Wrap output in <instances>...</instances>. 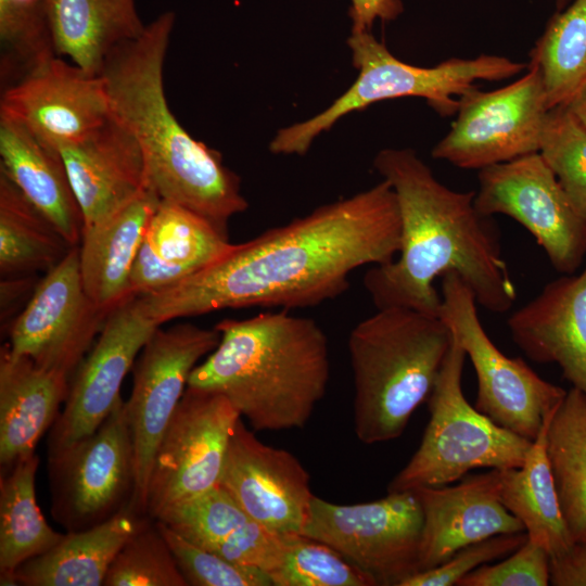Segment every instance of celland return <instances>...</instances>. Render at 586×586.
Instances as JSON below:
<instances>
[{
	"instance_id": "cell-44",
	"label": "cell",
	"mask_w": 586,
	"mask_h": 586,
	"mask_svg": "<svg viewBox=\"0 0 586 586\" xmlns=\"http://www.w3.org/2000/svg\"><path fill=\"white\" fill-rule=\"evenodd\" d=\"M571 2H572V0H556V8H557V11L563 10V9L566 8Z\"/></svg>"
},
{
	"instance_id": "cell-22",
	"label": "cell",
	"mask_w": 586,
	"mask_h": 586,
	"mask_svg": "<svg viewBox=\"0 0 586 586\" xmlns=\"http://www.w3.org/2000/svg\"><path fill=\"white\" fill-rule=\"evenodd\" d=\"M68 386L67 377L13 355L8 344L1 347V473L35 454L39 440L60 415Z\"/></svg>"
},
{
	"instance_id": "cell-27",
	"label": "cell",
	"mask_w": 586,
	"mask_h": 586,
	"mask_svg": "<svg viewBox=\"0 0 586 586\" xmlns=\"http://www.w3.org/2000/svg\"><path fill=\"white\" fill-rule=\"evenodd\" d=\"M557 407L546 415L522 466L499 470L501 504L521 521L528 539L549 557L564 552L573 543L560 509L546 447L548 425Z\"/></svg>"
},
{
	"instance_id": "cell-12",
	"label": "cell",
	"mask_w": 586,
	"mask_h": 586,
	"mask_svg": "<svg viewBox=\"0 0 586 586\" xmlns=\"http://www.w3.org/2000/svg\"><path fill=\"white\" fill-rule=\"evenodd\" d=\"M220 340L219 331L193 323L158 327L132 367V390L126 400L135 457L131 507L146 515L150 475L158 443L199 361Z\"/></svg>"
},
{
	"instance_id": "cell-19",
	"label": "cell",
	"mask_w": 586,
	"mask_h": 586,
	"mask_svg": "<svg viewBox=\"0 0 586 586\" xmlns=\"http://www.w3.org/2000/svg\"><path fill=\"white\" fill-rule=\"evenodd\" d=\"M499 486L500 471L491 469L467 474L454 486L411 489L423 515L419 572L443 564L469 544L496 534L525 532L501 504Z\"/></svg>"
},
{
	"instance_id": "cell-29",
	"label": "cell",
	"mask_w": 586,
	"mask_h": 586,
	"mask_svg": "<svg viewBox=\"0 0 586 586\" xmlns=\"http://www.w3.org/2000/svg\"><path fill=\"white\" fill-rule=\"evenodd\" d=\"M546 447L571 539H586V395L579 390L566 391L555 410Z\"/></svg>"
},
{
	"instance_id": "cell-38",
	"label": "cell",
	"mask_w": 586,
	"mask_h": 586,
	"mask_svg": "<svg viewBox=\"0 0 586 586\" xmlns=\"http://www.w3.org/2000/svg\"><path fill=\"white\" fill-rule=\"evenodd\" d=\"M155 523L188 586H273L266 572L231 562L193 544L165 523L158 520Z\"/></svg>"
},
{
	"instance_id": "cell-2",
	"label": "cell",
	"mask_w": 586,
	"mask_h": 586,
	"mask_svg": "<svg viewBox=\"0 0 586 586\" xmlns=\"http://www.w3.org/2000/svg\"><path fill=\"white\" fill-rule=\"evenodd\" d=\"M373 167L393 188L400 215V249L391 263L370 266L364 285L377 307L438 316L435 279L455 272L476 303L505 313L517 290L502 257L499 232L474 205V191L442 183L411 149H383Z\"/></svg>"
},
{
	"instance_id": "cell-1",
	"label": "cell",
	"mask_w": 586,
	"mask_h": 586,
	"mask_svg": "<svg viewBox=\"0 0 586 586\" xmlns=\"http://www.w3.org/2000/svg\"><path fill=\"white\" fill-rule=\"evenodd\" d=\"M400 229L396 194L382 179L232 244L212 264L137 296V303L160 326L228 308L316 306L343 294L354 270L391 263L400 249Z\"/></svg>"
},
{
	"instance_id": "cell-32",
	"label": "cell",
	"mask_w": 586,
	"mask_h": 586,
	"mask_svg": "<svg viewBox=\"0 0 586 586\" xmlns=\"http://www.w3.org/2000/svg\"><path fill=\"white\" fill-rule=\"evenodd\" d=\"M143 244L184 278L218 259L232 245L227 232L204 217L163 200L149 222Z\"/></svg>"
},
{
	"instance_id": "cell-35",
	"label": "cell",
	"mask_w": 586,
	"mask_h": 586,
	"mask_svg": "<svg viewBox=\"0 0 586 586\" xmlns=\"http://www.w3.org/2000/svg\"><path fill=\"white\" fill-rule=\"evenodd\" d=\"M156 520L209 551L233 538L254 521L220 485L173 507Z\"/></svg>"
},
{
	"instance_id": "cell-13",
	"label": "cell",
	"mask_w": 586,
	"mask_h": 586,
	"mask_svg": "<svg viewBox=\"0 0 586 586\" xmlns=\"http://www.w3.org/2000/svg\"><path fill=\"white\" fill-rule=\"evenodd\" d=\"M501 88H475L460 99L449 131L431 155L462 169L485 167L539 152L548 115L538 67Z\"/></svg>"
},
{
	"instance_id": "cell-4",
	"label": "cell",
	"mask_w": 586,
	"mask_h": 586,
	"mask_svg": "<svg viewBox=\"0 0 586 586\" xmlns=\"http://www.w3.org/2000/svg\"><path fill=\"white\" fill-rule=\"evenodd\" d=\"M215 328L219 343L187 386L226 396L255 431L304 428L330 380L322 328L286 309L224 319Z\"/></svg>"
},
{
	"instance_id": "cell-9",
	"label": "cell",
	"mask_w": 586,
	"mask_h": 586,
	"mask_svg": "<svg viewBox=\"0 0 586 586\" xmlns=\"http://www.w3.org/2000/svg\"><path fill=\"white\" fill-rule=\"evenodd\" d=\"M51 514L67 532L101 524L131 506L135 457L120 397L90 435L48 450Z\"/></svg>"
},
{
	"instance_id": "cell-33",
	"label": "cell",
	"mask_w": 586,
	"mask_h": 586,
	"mask_svg": "<svg viewBox=\"0 0 586 586\" xmlns=\"http://www.w3.org/2000/svg\"><path fill=\"white\" fill-rule=\"evenodd\" d=\"M54 55L48 0H0L1 90Z\"/></svg>"
},
{
	"instance_id": "cell-20",
	"label": "cell",
	"mask_w": 586,
	"mask_h": 586,
	"mask_svg": "<svg viewBox=\"0 0 586 586\" xmlns=\"http://www.w3.org/2000/svg\"><path fill=\"white\" fill-rule=\"evenodd\" d=\"M55 151L65 166L84 227L105 219L149 189L142 151L113 115L89 136Z\"/></svg>"
},
{
	"instance_id": "cell-28",
	"label": "cell",
	"mask_w": 586,
	"mask_h": 586,
	"mask_svg": "<svg viewBox=\"0 0 586 586\" xmlns=\"http://www.w3.org/2000/svg\"><path fill=\"white\" fill-rule=\"evenodd\" d=\"M39 457L18 461L0 479V584L15 585L16 570L54 547L64 536L44 520L36 501Z\"/></svg>"
},
{
	"instance_id": "cell-6",
	"label": "cell",
	"mask_w": 586,
	"mask_h": 586,
	"mask_svg": "<svg viewBox=\"0 0 586 586\" xmlns=\"http://www.w3.org/2000/svg\"><path fill=\"white\" fill-rule=\"evenodd\" d=\"M346 43L358 71L355 81L318 114L280 128L269 142L272 154L304 155L341 118L385 100L422 98L440 116L451 117L477 81L509 79L527 68V63L494 54L450 58L430 67L412 65L397 59L372 31H351Z\"/></svg>"
},
{
	"instance_id": "cell-31",
	"label": "cell",
	"mask_w": 586,
	"mask_h": 586,
	"mask_svg": "<svg viewBox=\"0 0 586 586\" xmlns=\"http://www.w3.org/2000/svg\"><path fill=\"white\" fill-rule=\"evenodd\" d=\"M548 110L569 106L586 89V0H572L548 21L530 52Z\"/></svg>"
},
{
	"instance_id": "cell-16",
	"label": "cell",
	"mask_w": 586,
	"mask_h": 586,
	"mask_svg": "<svg viewBox=\"0 0 586 586\" xmlns=\"http://www.w3.org/2000/svg\"><path fill=\"white\" fill-rule=\"evenodd\" d=\"M158 327L141 313L136 296L109 313L97 341L71 377L48 450L90 435L101 425L122 397V383L137 355Z\"/></svg>"
},
{
	"instance_id": "cell-14",
	"label": "cell",
	"mask_w": 586,
	"mask_h": 586,
	"mask_svg": "<svg viewBox=\"0 0 586 586\" xmlns=\"http://www.w3.org/2000/svg\"><path fill=\"white\" fill-rule=\"evenodd\" d=\"M474 205L521 224L561 273H573L586 254V219L539 152L480 169Z\"/></svg>"
},
{
	"instance_id": "cell-36",
	"label": "cell",
	"mask_w": 586,
	"mask_h": 586,
	"mask_svg": "<svg viewBox=\"0 0 586 586\" xmlns=\"http://www.w3.org/2000/svg\"><path fill=\"white\" fill-rule=\"evenodd\" d=\"M103 586H188L155 520L149 519L120 548Z\"/></svg>"
},
{
	"instance_id": "cell-7",
	"label": "cell",
	"mask_w": 586,
	"mask_h": 586,
	"mask_svg": "<svg viewBox=\"0 0 586 586\" xmlns=\"http://www.w3.org/2000/svg\"><path fill=\"white\" fill-rule=\"evenodd\" d=\"M466 353L453 343L428 398L430 420L408 463L387 493L438 487L460 481L474 469L521 467L533 441L502 426L472 407L462 392Z\"/></svg>"
},
{
	"instance_id": "cell-34",
	"label": "cell",
	"mask_w": 586,
	"mask_h": 586,
	"mask_svg": "<svg viewBox=\"0 0 586 586\" xmlns=\"http://www.w3.org/2000/svg\"><path fill=\"white\" fill-rule=\"evenodd\" d=\"M273 586H378L377 581L334 549L302 534L283 536Z\"/></svg>"
},
{
	"instance_id": "cell-8",
	"label": "cell",
	"mask_w": 586,
	"mask_h": 586,
	"mask_svg": "<svg viewBox=\"0 0 586 586\" xmlns=\"http://www.w3.org/2000/svg\"><path fill=\"white\" fill-rule=\"evenodd\" d=\"M470 288L455 272L442 277L438 317L469 357L477 379L475 408L499 426L534 441L546 415L566 394L521 357L501 353L484 330Z\"/></svg>"
},
{
	"instance_id": "cell-39",
	"label": "cell",
	"mask_w": 586,
	"mask_h": 586,
	"mask_svg": "<svg viewBox=\"0 0 586 586\" xmlns=\"http://www.w3.org/2000/svg\"><path fill=\"white\" fill-rule=\"evenodd\" d=\"M526 540V532L489 536L460 548L443 564L409 576L400 586H457L468 573L509 556Z\"/></svg>"
},
{
	"instance_id": "cell-42",
	"label": "cell",
	"mask_w": 586,
	"mask_h": 586,
	"mask_svg": "<svg viewBox=\"0 0 586 586\" xmlns=\"http://www.w3.org/2000/svg\"><path fill=\"white\" fill-rule=\"evenodd\" d=\"M351 31H371L377 21L392 22L404 12L402 0H349Z\"/></svg>"
},
{
	"instance_id": "cell-17",
	"label": "cell",
	"mask_w": 586,
	"mask_h": 586,
	"mask_svg": "<svg viewBox=\"0 0 586 586\" xmlns=\"http://www.w3.org/2000/svg\"><path fill=\"white\" fill-rule=\"evenodd\" d=\"M0 113L54 150L89 136L112 115L102 76L59 55L2 89Z\"/></svg>"
},
{
	"instance_id": "cell-23",
	"label": "cell",
	"mask_w": 586,
	"mask_h": 586,
	"mask_svg": "<svg viewBox=\"0 0 586 586\" xmlns=\"http://www.w3.org/2000/svg\"><path fill=\"white\" fill-rule=\"evenodd\" d=\"M161 199L150 188L105 219L82 227L79 269L86 293L102 310L131 297L129 278Z\"/></svg>"
},
{
	"instance_id": "cell-18",
	"label": "cell",
	"mask_w": 586,
	"mask_h": 586,
	"mask_svg": "<svg viewBox=\"0 0 586 586\" xmlns=\"http://www.w3.org/2000/svg\"><path fill=\"white\" fill-rule=\"evenodd\" d=\"M219 485L255 522L282 536L302 533L315 496L301 461L259 441L242 417L231 434Z\"/></svg>"
},
{
	"instance_id": "cell-43",
	"label": "cell",
	"mask_w": 586,
	"mask_h": 586,
	"mask_svg": "<svg viewBox=\"0 0 586 586\" xmlns=\"http://www.w3.org/2000/svg\"><path fill=\"white\" fill-rule=\"evenodd\" d=\"M566 107L586 129V89L583 90Z\"/></svg>"
},
{
	"instance_id": "cell-21",
	"label": "cell",
	"mask_w": 586,
	"mask_h": 586,
	"mask_svg": "<svg viewBox=\"0 0 586 586\" xmlns=\"http://www.w3.org/2000/svg\"><path fill=\"white\" fill-rule=\"evenodd\" d=\"M507 324L530 359L558 365L572 387L586 395V267L547 283Z\"/></svg>"
},
{
	"instance_id": "cell-24",
	"label": "cell",
	"mask_w": 586,
	"mask_h": 586,
	"mask_svg": "<svg viewBox=\"0 0 586 586\" xmlns=\"http://www.w3.org/2000/svg\"><path fill=\"white\" fill-rule=\"evenodd\" d=\"M0 171L72 245H78L82 215L60 154L24 125L0 113Z\"/></svg>"
},
{
	"instance_id": "cell-26",
	"label": "cell",
	"mask_w": 586,
	"mask_h": 586,
	"mask_svg": "<svg viewBox=\"0 0 586 586\" xmlns=\"http://www.w3.org/2000/svg\"><path fill=\"white\" fill-rule=\"evenodd\" d=\"M48 17L56 55L92 75L146 26L137 0H48Z\"/></svg>"
},
{
	"instance_id": "cell-37",
	"label": "cell",
	"mask_w": 586,
	"mask_h": 586,
	"mask_svg": "<svg viewBox=\"0 0 586 586\" xmlns=\"http://www.w3.org/2000/svg\"><path fill=\"white\" fill-rule=\"evenodd\" d=\"M539 153L586 219V129L568 107L549 110Z\"/></svg>"
},
{
	"instance_id": "cell-25",
	"label": "cell",
	"mask_w": 586,
	"mask_h": 586,
	"mask_svg": "<svg viewBox=\"0 0 586 586\" xmlns=\"http://www.w3.org/2000/svg\"><path fill=\"white\" fill-rule=\"evenodd\" d=\"M149 519L129 506L101 524L67 532L50 550L16 570L15 585L102 586L120 548Z\"/></svg>"
},
{
	"instance_id": "cell-10",
	"label": "cell",
	"mask_w": 586,
	"mask_h": 586,
	"mask_svg": "<svg viewBox=\"0 0 586 586\" xmlns=\"http://www.w3.org/2000/svg\"><path fill=\"white\" fill-rule=\"evenodd\" d=\"M422 509L413 491L379 500L337 505L314 496L302 535L323 543L372 576L400 586L419 572Z\"/></svg>"
},
{
	"instance_id": "cell-3",
	"label": "cell",
	"mask_w": 586,
	"mask_h": 586,
	"mask_svg": "<svg viewBox=\"0 0 586 586\" xmlns=\"http://www.w3.org/2000/svg\"><path fill=\"white\" fill-rule=\"evenodd\" d=\"M175 21L174 11L158 14L138 38L113 51L100 75L112 115L142 151L149 188L227 232L229 219L249 203L221 154L193 138L168 105L164 63Z\"/></svg>"
},
{
	"instance_id": "cell-5",
	"label": "cell",
	"mask_w": 586,
	"mask_h": 586,
	"mask_svg": "<svg viewBox=\"0 0 586 586\" xmlns=\"http://www.w3.org/2000/svg\"><path fill=\"white\" fill-rule=\"evenodd\" d=\"M453 343L438 317L404 307L380 308L348 337L353 419L367 445L399 437L426 400Z\"/></svg>"
},
{
	"instance_id": "cell-41",
	"label": "cell",
	"mask_w": 586,
	"mask_h": 586,
	"mask_svg": "<svg viewBox=\"0 0 586 586\" xmlns=\"http://www.w3.org/2000/svg\"><path fill=\"white\" fill-rule=\"evenodd\" d=\"M550 585L586 586V539L572 543L564 552L550 557Z\"/></svg>"
},
{
	"instance_id": "cell-30",
	"label": "cell",
	"mask_w": 586,
	"mask_h": 586,
	"mask_svg": "<svg viewBox=\"0 0 586 586\" xmlns=\"http://www.w3.org/2000/svg\"><path fill=\"white\" fill-rule=\"evenodd\" d=\"M73 246L0 171V273L2 278L48 271Z\"/></svg>"
},
{
	"instance_id": "cell-40",
	"label": "cell",
	"mask_w": 586,
	"mask_h": 586,
	"mask_svg": "<svg viewBox=\"0 0 586 586\" xmlns=\"http://www.w3.org/2000/svg\"><path fill=\"white\" fill-rule=\"evenodd\" d=\"M550 557L528 539L502 562L483 564L463 576L457 586H547Z\"/></svg>"
},
{
	"instance_id": "cell-11",
	"label": "cell",
	"mask_w": 586,
	"mask_h": 586,
	"mask_svg": "<svg viewBox=\"0 0 586 586\" xmlns=\"http://www.w3.org/2000/svg\"><path fill=\"white\" fill-rule=\"evenodd\" d=\"M239 411L216 392L187 386L155 451L148 487L146 515L219 486Z\"/></svg>"
},
{
	"instance_id": "cell-15",
	"label": "cell",
	"mask_w": 586,
	"mask_h": 586,
	"mask_svg": "<svg viewBox=\"0 0 586 586\" xmlns=\"http://www.w3.org/2000/svg\"><path fill=\"white\" fill-rule=\"evenodd\" d=\"M107 315L85 291L75 245L35 286L12 322L8 346L13 355L71 380Z\"/></svg>"
}]
</instances>
